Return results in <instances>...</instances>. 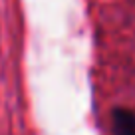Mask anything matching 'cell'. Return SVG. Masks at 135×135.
Listing matches in <instances>:
<instances>
[{"label":"cell","mask_w":135,"mask_h":135,"mask_svg":"<svg viewBox=\"0 0 135 135\" xmlns=\"http://www.w3.org/2000/svg\"><path fill=\"white\" fill-rule=\"evenodd\" d=\"M113 135H135V113L125 107H117L111 113Z\"/></svg>","instance_id":"cell-1"}]
</instances>
